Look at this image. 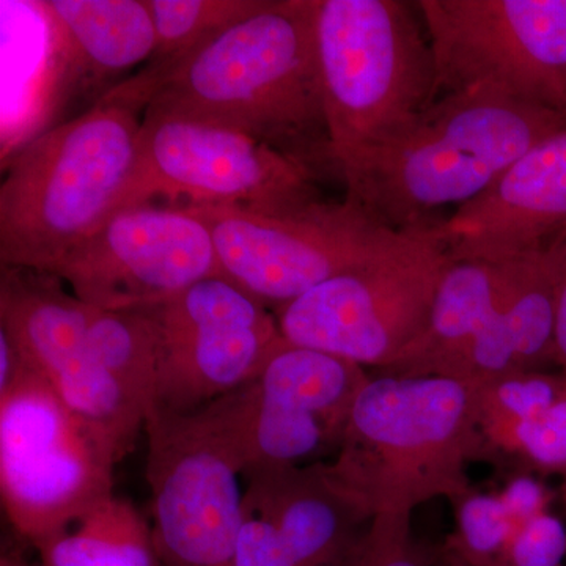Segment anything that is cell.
I'll return each mask as SVG.
<instances>
[{"label":"cell","instance_id":"cell-1","mask_svg":"<svg viewBox=\"0 0 566 566\" xmlns=\"http://www.w3.org/2000/svg\"><path fill=\"white\" fill-rule=\"evenodd\" d=\"M148 109L251 134L322 182L340 181L315 41V0H266L199 50L156 65Z\"/></svg>","mask_w":566,"mask_h":566},{"label":"cell","instance_id":"cell-2","mask_svg":"<svg viewBox=\"0 0 566 566\" xmlns=\"http://www.w3.org/2000/svg\"><path fill=\"white\" fill-rule=\"evenodd\" d=\"M565 128L562 112L490 91L447 93L389 139L342 164L346 199L395 232L433 229L442 211L474 200Z\"/></svg>","mask_w":566,"mask_h":566},{"label":"cell","instance_id":"cell-3","mask_svg":"<svg viewBox=\"0 0 566 566\" xmlns=\"http://www.w3.org/2000/svg\"><path fill=\"white\" fill-rule=\"evenodd\" d=\"M158 84L147 66L22 145L0 185L2 266L48 273L104 221L132 174Z\"/></svg>","mask_w":566,"mask_h":566},{"label":"cell","instance_id":"cell-4","mask_svg":"<svg viewBox=\"0 0 566 566\" xmlns=\"http://www.w3.org/2000/svg\"><path fill=\"white\" fill-rule=\"evenodd\" d=\"M480 408L482 386L460 379L370 376L327 468L374 517L460 502L471 493L468 465L488 461Z\"/></svg>","mask_w":566,"mask_h":566},{"label":"cell","instance_id":"cell-5","mask_svg":"<svg viewBox=\"0 0 566 566\" xmlns=\"http://www.w3.org/2000/svg\"><path fill=\"white\" fill-rule=\"evenodd\" d=\"M252 382L189 415L145 417L159 566H234L248 471Z\"/></svg>","mask_w":566,"mask_h":566},{"label":"cell","instance_id":"cell-6","mask_svg":"<svg viewBox=\"0 0 566 566\" xmlns=\"http://www.w3.org/2000/svg\"><path fill=\"white\" fill-rule=\"evenodd\" d=\"M315 41L338 172L438 98L433 52L415 2L315 0Z\"/></svg>","mask_w":566,"mask_h":566},{"label":"cell","instance_id":"cell-7","mask_svg":"<svg viewBox=\"0 0 566 566\" xmlns=\"http://www.w3.org/2000/svg\"><path fill=\"white\" fill-rule=\"evenodd\" d=\"M115 465L17 352L0 374V494L22 542L36 549L114 495Z\"/></svg>","mask_w":566,"mask_h":566},{"label":"cell","instance_id":"cell-8","mask_svg":"<svg viewBox=\"0 0 566 566\" xmlns=\"http://www.w3.org/2000/svg\"><path fill=\"white\" fill-rule=\"evenodd\" d=\"M318 185L251 134L147 107L132 174L104 219L156 196L293 214L327 200Z\"/></svg>","mask_w":566,"mask_h":566},{"label":"cell","instance_id":"cell-9","mask_svg":"<svg viewBox=\"0 0 566 566\" xmlns=\"http://www.w3.org/2000/svg\"><path fill=\"white\" fill-rule=\"evenodd\" d=\"M434 229V227H433ZM433 229L275 308L289 344L386 370L423 333L452 256Z\"/></svg>","mask_w":566,"mask_h":566},{"label":"cell","instance_id":"cell-10","mask_svg":"<svg viewBox=\"0 0 566 566\" xmlns=\"http://www.w3.org/2000/svg\"><path fill=\"white\" fill-rule=\"evenodd\" d=\"M181 207L210 230L223 275L271 311L395 251L412 234L382 226L346 197L281 216L226 205Z\"/></svg>","mask_w":566,"mask_h":566},{"label":"cell","instance_id":"cell-11","mask_svg":"<svg viewBox=\"0 0 566 566\" xmlns=\"http://www.w3.org/2000/svg\"><path fill=\"white\" fill-rule=\"evenodd\" d=\"M436 95L490 91L566 114V0H417Z\"/></svg>","mask_w":566,"mask_h":566},{"label":"cell","instance_id":"cell-12","mask_svg":"<svg viewBox=\"0 0 566 566\" xmlns=\"http://www.w3.org/2000/svg\"><path fill=\"white\" fill-rule=\"evenodd\" d=\"M140 311L156 344L151 406L175 415L251 385L285 342L274 312L222 275Z\"/></svg>","mask_w":566,"mask_h":566},{"label":"cell","instance_id":"cell-13","mask_svg":"<svg viewBox=\"0 0 566 566\" xmlns=\"http://www.w3.org/2000/svg\"><path fill=\"white\" fill-rule=\"evenodd\" d=\"M87 318L88 304L54 275L2 266L0 331L118 464L136 446L147 412L96 359Z\"/></svg>","mask_w":566,"mask_h":566},{"label":"cell","instance_id":"cell-14","mask_svg":"<svg viewBox=\"0 0 566 566\" xmlns=\"http://www.w3.org/2000/svg\"><path fill=\"white\" fill-rule=\"evenodd\" d=\"M82 303L148 307L208 277H226L214 241L188 208L144 203L104 219L48 271Z\"/></svg>","mask_w":566,"mask_h":566},{"label":"cell","instance_id":"cell-15","mask_svg":"<svg viewBox=\"0 0 566 566\" xmlns=\"http://www.w3.org/2000/svg\"><path fill=\"white\" fill-rule=\"evenodd\" d=\"M368 379L352 360L283 342L252 382L245 474L319 463L337 453Z\"/></svg>","mask_w":566,"mask_h":566},{"label":"cell","instance_id":"cell-16","mask_svg":"<svg viewBox=\"0 0 566 566\" xmlns=\"http://www.w3.org/2000/svg\"><path fill=\"white\" fill-rule=\"evenodd\" d=\"M434 234L452 259L510 262L566 232V128L524 153Z\"/></svg>","mask_w":566,"mask_h":566},{"label":"cell","instance_id":"cell-17","mask_svg":"<svg viewBox=\"0 0 566 566\" xmlns=\"http://www.w3.org/2000/svg\"><path fill=\"white\" fill-rule=\"evenodd\" d=\"M480 431L488 460L505 457L566 476L564 376H513L482 389Z\"/></svg>","mask_w":566,"mask_h":566},{"label":"cell","instance_id":"cell-18","mask_svg":"<svg viewBox=\"0 0 566 566\" xmlns=\"http://www.w3.org/2000/svg\"><path fill=\"white\" fill-rule=\"evenodd\" d=\"M39 6L71 69L95 84L155 55L156 31L147 0H50Z\"/></svg>","mask_w":566,"mask_h":566},{"label":"cell","instance_id":"cell-19","mask_svg":"<svg viewBox=\"0 0 566 566\" xmlns=\"http://www.w3.org/2000/svg\"><path fill=\"white\" fill-rule=\"evenodd\" d=\"M36 553L41 566H159L151 524L132 502L115 495Z\"/></svg>","mask_w":566,"mask_h":566},{"label":"cell","instance_id":"cell-20","mask_svg":"<svg viewBox=\"0 0 566 566\" xmlns=\"http://www.w3.org/2000/svg\"><path fill=\"white\" fill-rule=\"evenodd\" d=\"M87 338L93 354L145 412L155 401L156 344L140 308L104 311L88 305Z\"/></svg>","mask_w":566,"mask_h":566},{"label":"cell","instance_id":"cell-21","mask_svg":"<svg viewBox=\"0 0 566 566\" xmlns=\"http://www.w3.org/2000/svg\"><path fill=\"white\" fill-rule=\"evenodd\" d=\"M234 566H314L292 506L255 480H245Z\"/></svg>","mask_w":566,"mask_h":566},{"label":"cell","instance_id":"cell-22","mask_svg":"<svg viewBox=\"0 0 566 566\" xmlns=\"http://www.w3.org/2000/svg\"><path fill=\"white\" fill-rule=\"evenodd\" d=\"M266 0H147L156 31L150 63L169 65L263 9Z\"/></svg>","mask_w":566,"mask_h":566},{"label":"cell","instance_id":"cell-23","mask_svg":"<svg viewBox=\"0 0 566 566\" xmlns=\"http://www.w3.org/2000/svg\"><path fill=\"white\" fill-rule=\"evenodd\" d=\"M411 517H371L324 566H434L431 549L412 538Z\"/></svg>","mask_w":566,"mask_h":566},{"label":"cell","instance_id":"cell-24","mask_svg":"<svg viewBox=\"0 0 566 566\" xmlns=\"http://www.w3.org/2000/svg\"><path fill=\"white\" fill-rule=\"evenodd\" d=\"M547 248L553 252L557 266L556 359L566 387V232L554 238Z\"/></svg>","mask_w":566,"mask_h":566},{"label":"cell","instance_id":"cell-25","mask_svg":"<svg viewBox=\"0 0 566 566\" xmlns=\"http://www.w3.org/2000/svg\"><path fill=\"white\" fill-rule=\"evenodd\" d=\"M431 553H433L434 566H476L469 564L468 560L458 556V554L453 553V551L446 545L431 547Z\"/></svg>","mask_w":566,"mask_h":566},{"label":"cell","instance_id":"cell-26","mask_svg":"<svg viewBox=\"0 0 566 566\" xmlns=\"http://www.w3.org/2000/svg\"><path fill=\"white\" fill-rule=\"evenodd\" d=\"M17 566H29V565H28V564H24V562H22V564L17 565Z\"/></svg>","mask_w":566,"mask_h":566},{"label":"cell","instance_id":"cell-27","mask_svg":"<svg viewBox=\"0 0 566 566\" xmlns=\"http://www.w3.org/2000/svg\"><path fill=\"white\" fill-rule=\"evenodd\" d=\"M566 486V485H565Z\"/></svg>","mask_w":566,"mask_h":566}]
</instances>
